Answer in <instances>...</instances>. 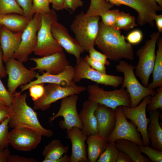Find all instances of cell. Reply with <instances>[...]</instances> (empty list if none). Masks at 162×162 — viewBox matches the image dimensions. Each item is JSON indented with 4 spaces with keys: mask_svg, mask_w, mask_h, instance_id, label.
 Masks as SVG:
<instances>
[{
    "mask_svg": "<svg viewBox=\"0 0 162 162\" xmlns=\"http://www.w3.org/2000/svg\"><path fill=\"white\" fill-rule=\"evenodd\" d=\"M22 33L13 32L2 26L0 29V45L4 62L13 57L20 45Z\"/></svg>",
    "mask_w": 162,
    "mask_h": 162,
    "instance_id": "7402d4cb",
    "label": "cell"
},
{
    "mask_svg": "<svg viewBox=\"0 0 162 162\" xmlns=\"http://www.w3.org/2000/svg\"><path fill=\"white\" fill-rule=\"evenodd\" d=\"M106 0L114 5H115L116 4V0Z\"/></svg>",
    "mask_w": 162,
    "mask_h": 162,
    "instance_id": "db71d44e",
    "label": "cell"
},
{
    "mask_svg": "<svg viewBox=\"0 0 162 162\" xmlns=\"http://www.w3.org/2000/svg\"><path fill=\"white\" fill-rule=\"evenodd\" d=\"M1 27H2V26L1 25H0V29L1 28Z\"/></svg>",
    "mask_w": 162,
    "mask_h": 162,
    "instance_id": "6f0895ef",
    "label": "cell"
},
{
    "mask_svg": "<svg viewBox=\"0 0 162 162\" xmlns=\"http://www.w3.org/2000/svg\"><path fill=\"white\" fill-rule=\"evenodd\" d=\"M151 97L150 95L145 97L139 105L134 107L122 106L125 117L135 124L140 133L144 146L150 145L147 134V128L149 120L146 116V111L147 105L151 101Z\"/></svg>",
    "mask_w": 162,
    "mask_h": 162,
    "instance_id": "2e32d148",
    "label": "cell"
},
{
    "mask_svg": "<svg viewBox=\"0 0 162 162\" xmlns=\"http://www.w3.org/2000/svg\"><path fill=\"white\" fill-rule=\"evenodd\" d=\"M124 5L135 10L138 14L137 23L140 26H154V19L161 8L155 0H116L115 5Z\"/></svg>",
    "mask_w": 162,
    "mask_h": 162,
    "instance_id": "9a60e30c",
    "label": "cell"
},
{
    "mask_svg": "<svg viewBox=\"0 0 162 162\" xmlns=\"http://www.w3.org/2000/svg\"><path fill=\"white\" fill-rule=\"evenodd\" d=\"M67 137L72 145L70 162H87L86 141L87 136L77 127H73L67 130Z\"/></svg>",
    "mask_w": 162,
    "mask_h": 162,
    "instance_id": "ffe728a7",
    "label": "cell"
},
{
    "mask_svg": "<svg viewBox=\"0 0 162 162\" xmlns=\"http://www.w3.org/2000/svg\"><path fill=\"white\" fill-rule=\"evenodd\" d=\"M158 31L160 33L162 32V15L157 14L154 19Z\"/></svg>",
    "mask_w": 162,
    "mask_h": 162,
    "instance_id": "f5cc1de1",
    "label": "cell"
},
{
    "mask_svg": "<svg viewBox=\"0 0 162 162\" xmlns=\"http://www.w3.org/2000/svg\"><path fill=\"white\" fill-rule=\"evenodd\" d=\"M86 90L88 100L115 110L119 106L131 107L130 98L124 88L121 87L118 89L106 91L97 84H92L88 85Z\"/></svg>",
    "mask_w": 162,
    "mask_h": 162,
    "instance_id": "52a82bcc",
    "label": "cell"
},
{
    "mask_svg": "<svg viewBox=\"0 0 162 162\" xmlns=\"http://www.w3.org/2000/svg\"><path fill=\"white\" fill-rule=\"evenodd\" d=\"M9 117L0 124V147L8 148L9 145L8 128Z\"/></svg>",
    "mask_w": 162,
    "mask_h": 162,
    "instance_id": "74e56055",
    "label": "cell"
},
{
    "mask_svg": "<svg viewBox=\"0 0 162 162\" xmlns=\"http://www.w3.org/2000/svg\"><path fill=\"white\" fill-rule=\"evenodd\" d=\"M10 153L8 148H2L0 147V162H7Z\"/></svg>",
    "mask_w": 162,
    "mask_h": 162,
    "instance_id": "c3c4849f",
    "label": "cell"
},
{
    "mask_svg": "<svg viewBox=\"0 0 162 162\" xmlns=\"http://www.w3.org/2000/svg\"><path fill=\"white\" fill-rule=\"evenodd\" d=\"M120 12L118 9H110L105 11L100 16L101 22L107 26L115 28L116 22Z\"/></svg>",
    "mask_w": 162,
    "mask_h": 162,
    "instance_id": "8d00e7d4",
    "label": "cell"
},
{
    "mask_svg": "<svg viewBox=\"0 0 162 162\" xmlns=\"http://www.w3.org/2000/svg\"><path fill=\"white\" fill-rule=\"evenodd\" d=\"M31 19L16 13L0 14V25L14 32H22Z\"/></svg>",
    "mask_w": 162,
    "mask_h": 162,
    "instance_id": "d4e9b609",
    "label": "cell"
},
{
    "mask_svg": "<svg viewBox=\"0 0 162 162\" xmlns=\"http://www.w3.org/2000/svg\"><path fill=\"white\" fill-rule=\"evenodd\" d=\"M100 16H89L81 12L74 18L70 29L84 51L94 47L99 31Z\"/></svg>",
    "mask_w": 162,
    "mask_h": 162,
    "instance_id": "3957f363",
    "label": "cell"
},
{
    "mask_svg": "<svg viewBox=\"0 0 162 162\" xmlns=\"http://www.w3.org/2000/svg\"><path fill=\"white\" fill-rule=\"evenodd\" d=\"M36 64L35 67L30 69L38 70L52 74H56L63 71L70 65L63 51L58 52L40 58H29Z\"/></svg>",
    "mask_w": 162,
    "mask_h": 162,
    "instance_id": "ac0fdd59",
    "label": "cell"
},
{
    "mask_svg": "<svg viewBox=\"0 0 162 162\" xmlns=\"http://www.w3.org/2000/svg\"><path fill=\"white\" fill-rule=\"evenodd\" d=\"M156 93L151 97V101L147 105V111L162 110V86L157 88Z\"/></svg>",
    "mask_w": 162,
    "mask_h": 162,
    "instance_id": "d590c367",
    "label": "cell"
},
{
    "mask_svg": "<svg viewBox=\"0 0 162 162\" xmlns=\"http://www.w3.org/2000/svg\"><path fill=\"white\" fill-rule=\"evenodd\" d=\"M51 3L54 10L58 11L64 9V0H52Z\"/></svg>",
    "mask_w": 162,
    "mask_h": 162,
    "instance_id": "681fc988",
    "label": "cell"
},
{
    "mask_svg": "<svg viewBox=\"0 0 162 162\" xmlns=\"http://www.w3.org/2000/svg\"><path fill=\"white\" fill-rule=\"evenodd\" d=\"M13 101V94L5 88L0 77V105L10 107Z\"/></svg>",
    "mask_w": 162,
    "mask_h": 162,
    "instance_id": "f35d334b",
    "label": "cell"
},
{
    "mask_svg": "<svg viewBox=\"0 0 162 162\" xmlns=\"http://www.w3.org/2000/svg\"><path fill=\"white\" fill-rule=\"evenodd\" d=\"M157 43L158 49L152 73V81L148 86V88L154 89L162 86V39L161 38L159 37Z\"/></svg>",
    "mask_w": 162,
    "mask_h": 162,
    "instance_id": "f1b7e54d",
    "label": "cell"
},
{
    "mask_svg": "<svg viewBox=\"0 0 162 162\" xmlns=\"http://www.w3.org/2000/svg\"><path fill=\"white\" fill-rule=\"evenodd\" d=\"M49 0H32L31 15L32 17L35 14H44L51 10Z\"/></svg>",
    "mask_w": 162,
    "mask_h": 162,
    "instance_id": "836d02e7",
    "label": "cell"
},
{
    "mask_svg": "<svg viewBox=\"0 0 162 162\" xmlns=\"http://www.w3.org/2000/svg\"><path fill=\"white\" fill-rule=\"evenodd\" d=\"M84 79L91 80L98 84L116 88L122 85L123 78L96 70L89 66L84 58H81L74 67L73 80L76 83Z\"/></svg>",
    "mask_w": 162,
    "mask_h": 162,
    "instance_id": "9c48e42d",
    "label": "cell"
},
{
    "mask_svg": "<svg viewBox=\"0 0 162 162\" xmlns=\"http://www.w3.org/2000/svg\"><path fill=\"white\" fill-rule=\"evenodd\" d=\"M87 157L88 162H96L105 150L108 142L107 139L99 135H92L87 136Z\"/></svg>",
    "mask_w": 162,
    "mask_h": 162,
    "instance_id": "484cf974",
    "label": "cell"
},
{
    "mask_svg": "<svg viewBox=\"0 0 162 162\" xmlns=\"http://www.w3.org/2000/svg\"><path fill=\"white\" fill-rule=\"evenodd\" d=\"M68 146H64L59 139L53 140L45 146L42 153L44 157L42 162H53L66 154L68 151Z\"/></svg>",
    "mask_w": 162,
    "mask_h": 162,
    "instance_id": "83f0119b",
    "label": "cell"
},
{
    "mask_svg": "<svg viewBox=\"0 0 162 162\" xmlns=\"http://www.w3.org/2000/svg\"><path fill=\"white\" fill-rule=\"evenodd\" d=\"M41 23L37 33V43L33 52L43 57L63 51V49L53 37L51 30L52 24L57 21V16L54 9L41 14Z\"/></svg>",
    "mask_w": 162,
    "mask_h": 162,
    "instance_id": "277c9868",
    "label": "cell"
},
{
    "mask_svg": "<svg viewBox=\"0 0 162 162\" xmlns=\"http://www.w3.org/2000/svg\"><path fill=\"white\" fill-rule=\"evenodd\" d=\"M89 56L92 59L102 62L105 65H109L110 64L107 60V56L103 53H102L92 47L90 49L88 52Z\"/></svg>",
    "mask_w": 162,
    "mask_h": 162,
    "instance_id": "b9f144b4",
    "label": "cell"
},
{
    "mask_svg": "<svg viewBox=\"0 0 162 162\" xmlns=\"http://www.w3.org/2000/svg\"><path fill=\"white\" fill-rule=\"evenodd\" d=\"M159 6L162 8V0H155Z\"/></svg>",
    "mask_w": 162,
    "mask_h": 162,
    "instance_id": "11a10c76",
    "label": "cell"
},
{
    "mask_svg": "<svg viewBox=\"0 0 162 162\" xmlns=\"http://www.w3.org/2000/svg\"><path fill=\"white\" fill-rule=\"evenodd\" d=\"M41 23V14H34L22 32L20 45L13 57L22 63L27 62L37 43V33Z\"/></svg>",
    "mask_w": 162,
    "mask_h": 162,
    "instance_id": "30bf717a",
    "label": "cell"
},
{
    "mask_svg": "<svg viewBox=\"0 0 162 162\" xmlns=\"http://www.w3.org/2000/svg\"><path fill=\"white\" fill-rule=\"evenodd\" d=\"M8 75L7 86L10 92L13 94L18 87L26 84L35 77V70L27 68L22 63L13 57L6 63Z\"/></svg>",
    "mask_w": 162,
    "mask_h": 162,
    "instance_id": "5bb4252c",
    "label": "cell"
},
{
    "mask_svg": "<svg viewBox=\"0 0 162 162\" xmlns=\"http://www.w3.org/2000/svg\"><path fill=\"white\" fill-rule=\"evenodd\" d=\"M95 45L111 60L118 61L122 58L133 60L134 59L132 47L126 41L120 30L105 25L101 21L99 23Z\"/></svg>",
    "mask_w": 162,
    "mask_h": 162,
    "instance_id": "6da1fadb",
    "label": "cell"
},
{
    "mask_svg": "<svg viewBox=\"0 0 162 162\" xmlns=\"http://www.w3.org/2000/svg\"><path fill=\"white\" fill-rule=\"evenodd\" d=\"M118 150L115 146L114 142H108L106 148L101 154L97 162H116Z\"/></svg>",
    "mask_w": 162,
    "mask_h": 162,
    "instance_id": "d6a6232c",
    "label": "cell"
},
{
    "mask_svg": "<svg viewBox=\"0 0 162 162\" xmlns=\"http://www.w3.org/2000/svg\"><path fill=\"white\" fill-rule=\"evenodd\" d=\"M43 136L37 130L26 127L13 128L9 132V144L19 151L29 152L35 148Z\"/></svg>",
    "mask_w": 162,
    "mask_h": 162,
    "instance_id": "7c38bea8",
    "label": "cell"
},
{
    "mask_svg": "<svg viewBox=\"0 0 162 162\" xmlns=\"http://www.w3.org/2000/svg\"><path fill=\"white\" fill-rule=\"evenodd\" d=\"M44 86L42 97L34 102V110L45 111L49 109L52 103L73 94H78L86 90L84 86L77 85L75 82L70 86H63L54 83H48Z\"/></svg>",
    "mask_w": 162,
    "mask_h": 162,
    "instance_id": "ba28073f",
    "label": "cell"
},
{
    "mask_svg": "<svg viewBox=\"0 0 162 162\" xmlns=\"http://www.w3.org/2000/svg\"><path fill=\"white\" fill-rule=\"evenodd\" d=\"M83 6L82 0H64V9H70L73 12L78 8Z\"/></svg>",
    "mask_w": 162,
    "mask_h": 162,
    "instance_id": "f6af8a7d",
    "label": "cell"
},
{
    "mask_svg": "<svg viewBox=\"0 0 162 162\" xmlns=\"http://www.w3.org/2000/svg\"><path fill=\"white\" fill-rule=\"evenodd\" d=\"M98 104L88 99L84 102L79 113L82 124L83 133L87 136L98 134V124L95 111Z\"/></svg>",
    "mask_w": 162,
    "mask_h": 162,
    "instance_id": "603a6c76",
    "label": "cell"
},
{
    "mask_svg": "<svg viewBox=\"0 0 162 162\" xmlns=\"http://www.w3.org/2000/svg\"><path fill=\"white\" fill-rule=\"evenodd\" d=\"M148 136L151 147L162 151V128L159 122L160 114L158 110L149 112Z\"/></svg>",
    "mask_w": 162,
    "mask_h": 162,
    "instance_id": "cb8c5ba5",
    "label": "cell"
},
{
    "mask_svg": "<svg viewBox=\"0 0 162 162\" xmlns=\"http://www.w3.org/2000/svg\"><path fill=\"white\" fill-rule=\"evenodd\" d=\"M44 85L43 83L33 85L28 88L30 95L34 102L40 98L44 94Z\"/></svg>",
    "mask_w": 162,
    "mask_h": 162,
    "instance_id": "ab89813d",
    "label": "cell"
},
{
    "mask_svg": "<svg viewBox=\"0 0 162 162\" xmlns=\"http://www.w3.org/2000/svg\"><path fill=\"white\" fill-rule=\"evenodd\" d=\"M3 58L2 51L0 45V77H4L7 75L6 68L3 63Z\"/></svg>",
    "mask_w": 162,
    "mask_h": 162,
    "instance_id": "816d5d0a",
    "label": "cell"
},
{
    "mask_svg": "<svg viewBox=\"0 0 162 162\" xmlns=\"http://www.w3.org/2000/svg\"><path fill=\"white\" fill-rule=\"evenodd\" d=\"M137 26L135 17L120 11L116 22L115 28L119 30H128Z\"/></svg>",
    "mask_w": 162,
    "mask_h": 162,
    "instance_id": "4dcf8cb0",
    "label": "cell"
},
{
    "mask_svg": "<svg viewBox=\"0 0 162 162\" xmlns=\"http://www.w3.org/2000/svg\"><path fill=\"white\" fill-rule=\"evenodd\" d=\"M138 147L141 153L147 155L151 162H162V151L153 148L149 146L140 145Z\"/></svg>",
    "mask_w": 162,
    "mask_h": 162,
    "instance_id": "e575fe53",
    "label": "cell"
},
{
    "mask_svg": "<svg viewBox=\"0 0 162 162\" xmlns=\"http://www.w3.org/2000/svg\"><path fill=\"white\" fill-rule=\"evenodd\" d=\"M51 30L53 37L60 45L66 52L74 56L76 63L78 62L85 51L75 39L70 35L67 28L56 21L52 24Z\"/></svg>",
    "mask_w": 162,
    "mask_h": 162,
    "instance_id": "e0dca14e",
    "label": "cell"
},
{
    "mask_svg": "<svg viewBox=\"0 0 162 162\" xmlns=\"http://www.w3.org/2000/svg\"><path fill=\"white\" fill-rule=\"evenodd\" d=\"M116 68L117 72L124 74L121 87L126 88L130 98L131 107L137 106L145 97L156 93L154 89L146 87L140 82L134 72L135 67L131 64L120 60Z\"/></svg>",
    "mask_w": 162,
    "mask_h": 162,
    "instance_id": "5b68a950",
    "label": "cell"
},
{
    "mask_svg": "<svg viewBox=\"0 0 162 162\" xmlns=\"http://www.w3.org/2000/svg\"><path fill=\"white\" fill-rule=\"evenodd\" d=\"M27 94H22L20 91L13 94V101L9 107L10 114L9 127L14 128L26 127L33 128L47 137H51L52 131L42 126L39 121L37 113L27 104Z\"/></svg>",
    "mask_w": 162,
    "mask_h": 162,
    "instance_id": "7a4b0ae2",
    "label": "cell"
},
{
    "mask_svg": "<svg viewBox=\"0 0 162 162\" xmlns=\"http://www.w3.org/2000/svg\"><path fill=\"white\" fill-rule=\"evenodd\" d=\"M10 114L9 107L0 105V124L9 118Z\"/></svg>",
    "mask_w": 162,
    "mask_h": 162,
    "instance_id": "7dc6e473",
    "label": "cell"
},
{
    "mask_svg": "<svg viewBox=\"0 0 162 162\" xmlns=\"http://www.w3.org/2000/svg\"><path fill=\"white\" fill-rule=\"evenodd\" d=\"M74 67L69 65L62 72L56 74L44 72L42 75L37 73L36 79L28 83L20 86L21 92L28 89L31 86L38 83H54L63 86H69L74 82L73 81Z\"/></svg>",
    "mask_w": 162,
    "mask_h": 162,
    "instance_id": "d6986e66",
    "label": "cell"
},
{
    "mask_svg": "<svg viewBox=\"0 0 162 162\" xmlns=\"http://www.w3.org/2000/svg\"><path fill=\"white\" fill-rule=\"evenodd\" d=\"M87 63L92 68L103 74H106L105 65L100 62L91 58L88 56L84 58Z\"/></svg>",
    "mask_w": 162,
    "mask_h": 162,
    "instance_id": "7bdbcfd3",
    "label": "cell"
},
{
    "mask_svg": "<svg viewBox=\"0 0 162 162\" xmlns=\"http://www.w3.org/2000/svg\"><path fill=\"white\" fill-rule=\"evenodd\" d=\"M16 1L23 10L24 15L32 19V17L31 15L32 0H16Z\"/></svg>",
    "mask_w": 162,
    "mask_h": 162,
    "instance_id": "ee69618b",
    "label": "cell"
},
{
    "mask_svg": "<svg viewBox=\"0 0 162 162\" xmlns=\"http://www.w3.org/2000/svg\"><path fill=\"white\" fill-rule=\"evenodd\" d=\"M114 145L118 151L126 154L132 162H150L151 160L143 155L136 143L127 140L119 139L114 142Z\"/></svg>",
    "mask_w": 162,
    "mask_h": 162,
    "instance_id": "4316f807",
    "label": "cell"
},
{
    "mask_svg": "<svg viewBox=\"0 0 162 162\" xmlns=\"http://www.w3.org/2000/svg\"><path fill=\"white\" fill-rule=\"evenodd\" d=\"M143 37L141 31L139 29H135L130 32L125 38L128 42L130 44L136 45L142 41Z\"/></svg>",
    "mask_w": 162,
    "mask_h": 162,
    "instance_id": "60d3db41",
    "label": "cell"
},
{
    "mask_svg": "<svg viewBox=\"0 0 162 162\" xmlns=\"http://www.w3.org/2000/svg\"><path fill=\"white\" fill-rule=\"evenodd\" d=\"M52 0H49L50 2V3H51Z\"/></svg>",
    "mask_w": 162,
    "mask_h": 162,
    "instance_id": "9f6ffc18",
    "label": "cell"
},
{
    "mask_svg": "<svg viewBox=\"0 0 162 162\" xmlns=\"http://www.w3.org/2000/svg\"><path fill=\"white\" fill-rule=\"evenodd\" d=\"M34 158H26L16 154H10L7 162H37Z\"/></svg>",
    "mask_w": 162,
    "mask_h": 162,
    "instance_id": "bcb514c9",
    "label": "cell"
},
{
    "mask_svg": "<svg viewBox=\"0 0 162 162\" xmlns=\"http://www.w3.org/2000/svg\"><path fill=\"white\" fill-rule=\"evenodd\" d=\"M95 114L97 121L98 134L107 139L115 126V110L104 105L98 104Z\"/></svg>",
    "mask_w": 162,
    "mask_h": 162,
    "instance_id": "44dd1931",
    "label": "cell"
},
{
    "mask_svg": "<svg viewBox=\"0 0 162 162\" xmlns=\"http://www.w3.org/2000/svg\"><path fill=\"white\" fill-rule=\"evenodd\" d=\"M115 113L116 123L112 132L107 138L108 142H114L117 140L123 139L132 141L138 145H143L140 133L132 121L127 120L123 113L122 106L117 107Z\"/></svg>",
    "mask_w": 162,
    "mask_h": 162,
    "instance_id": "4fadbf2b",
    "label": "cell"
},
{
    "mask_svg": "<svg viewBox=\"0 0 162 162\" xmlns=\"http://www.w3.org/2000/svg\"><path fill=\"white\" fill-rule=\"evenodd\" d=\"M113 6L106 0H91L89 7L86 14L88 16H100Z\"/></svg>",
    "mask_w": 162,
    "mask_h": 162,
    "instance_id": "f546056e",
    "label": "cell"
},
{
    "mask_svg": "<svg viewBox=\"0 0 162 162\" xmlns=\"http://www.w3.org/2000/svg\"><path fill=\"white\" fill-rule=\"evenodd\" d=\"M160 33L158 32H153L150 38L136 52L138 61L135 68V75L139 78L142 84L146 87L149 84V77L154 67L156 44Z\"/></svg>",
    "mask_w": 162,
    "mask_h": 162,
    "instance_id": "8992f818",
    "label": "cell"
},
{
    "mask_svg": "<svg viewBox=\"0 0 162 162\" xmlns=\"http://www.w3.org/2000/svg\"><path fill=\"white\" fill-rule=\"evenodd\" d=\"M116 162H132V161L126 154L122 151H118Z\"/></svg>",
    "mask_w": 162,
    "mask_h": 162,
    "instance_id": "f907efd6",
    "label": "cell"
},
{
    "mask_svg": "<svg viewBox=\"0 0 162 162\" xmlns=\"http://www.w3.org/2000/svg\"><path fill=\"white\" fill-rule=\"evenodd\" d=\"M78 94H73L61 99L60 108L57 113L50 117L49 122L50 123L59 116L64 119L59 122L60 127L63 130H68L73 127H77L81 130L82 124L77 109Z\"/></svg>",
    "mask_w": 162,
    "mask_h": 162,
    "instance_id": "8fae6325",
    "label": "cell"
},
{
    "mask_svg": "<svg viewBox=\"0 0 162 162\" xmlns=\"http://www.w3.org/2000/svg\"><path fill=\"white\" fill-rule=\"evenodd\" d=\"M11 13L24 15L23 10L16 0H0V14Z\"/></svg>",
    "mask_w": 162,
    "mask_h": 162,
    "instance_id": "1f68e13d",
    "label": "cell"
}]
</instances>
